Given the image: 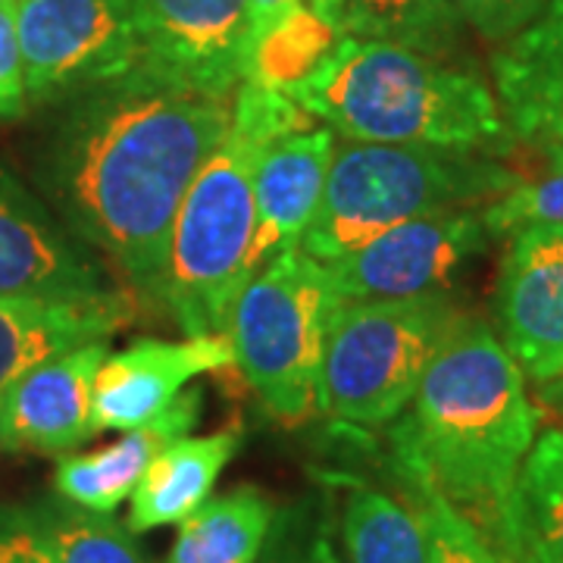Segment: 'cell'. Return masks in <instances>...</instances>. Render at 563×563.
I'll return each instance as SVG.
<instances>
[{"label":"cell","instance_id":"6da1fadb","mask_svg":"<svg viewBox=\"0 0 563 563\" xmlns=\"http://www.w3.org/2000/svg\"><path fill=\"white\" fill-rule=\"evenodd\" d=\"M232 103L125 76L91 91L57 135L51 195L63 220L157 303L179 203L225 139Z\"/></svg>","mask_w":563,"mask_h":563},{"label":"cell","instance_id":"7a4b0ae2","mask_svg":"<svg viewBox=\"0 0 563 563\" xmlns=\"http://www.w3.org/2000/svg\"><path fill=\"white\" fill-rule=\"evenodd\" d=\"M391 439L398 470L429 479L483 536L501 520L539 439V410L488 322L457 313Z\"/></svg>","mask_w":563,"mask_h":563},{"label":"cell","instance_id":"3957f363","mask_svg":"<svg viewBox=\"0 0 563 563\" xmlns=\"http://www.w3.org/2000/svg\"><path fill=\"white\" fill-rule=\"evenodd\" d=\"M291 98L335 135L504 157L514 132L483 76L388 41L344 35Z\"/></svg>","mask_w":563,"mask_h":563},{"label":"cell","instance_id":"277c9868","mask_svg":"<svg viewBox=\"0 0 563 563\" xmlns=\"http://www.w3.org/2000/svg\"><path fill=\"white\" fill-rule=\"evenodd\" d=\"M520 181L488 154L339 139L301 247L329 263L407 220L498 201Z\"/></svg>","mask_w":563,"mask_h":563},{"label":"cell","instance_id":"5b68a950","mask_svg":"<svg viewBox=\"0 0 563 563\" xmlns=\"http://www.w3.org/2000/svg\"><path fill=\"white\" fill-rule=\"evenodd\" d=\"M266 141L232 122L188 185L169 235L161 303L185 335L229 339V317L251 279L257 229L254 169Z\"/></svg>","mask_w":563,"mask_h":563},{"label":"cell","instance_id":"8992f818","mask_svg":"<svg viewBox=\"0 0 563 563\" xmlns=\"http://www.w3.org/2000/svg\"><path fill=\"white\" fill-rule=\"evenodd\" d=\"M339 303L325 263L291 244L263 263L232 307L225 335L235 363L285 426L320 413L322 361Z\"/></svg>","mask_w":563,"mask_h":563},{"label":"cell","instance_id":"52a82bcc","mask_svg":"<svg viewBox=\"0 0 563 563\" xmlns=\"http://www.w3.org/2000/svg\"><path fill=\"white\" fill-rule=\"evenodd\" d=\"M457 313L444 291L339 303L322 361V413L354 426L398 420Z\"/></svg>","mask_w":563,"mask_h":563},{"label":"cell","instance_id":"ba28073f","mask_svg":"<svg viewBox=\"0 0 563 563\" xmlns=\"http://www.w3.org/2000/svg\"><path fill=\"white\" fill-rule=\"evenodd\" d=\"M16 35L32 101L91 95L139 66L132 0H16Z\"/></svg>","mask_w":563,"mask_h":563},{"label":"cell","instance_id":"9c48e42d","mask_svg":"<svg viewBox=\"0 0 563 563\" xmlns=\"http://www.w3.org/2000/svg\"><path fill=\"white\" fill-rule=\"evenodd\" d=\"M139 66L132 76L232 98L244 81L247 0H132Z\"/></svg>","mask_w":563,"mask_h":563},{"label":"cell","instance_id":"30bf717a","mask_svg":"<svg viewBox=\"0 0 563 563\" xmlns=\"http://www.w3.org/2000/svg\"><path fill=\"white\" fill-rule=\"evenodd\" d=\"M492 242L479 210H444L407 220L325 263L342 301L417 298L444 291Z\"/></svg>","mask_w":563,"mask_h":563},{"label":"cell","instance_id":"8fae6325","mask_svg":"<svg viewBox=\"0 0 563 563\" xmlns=\"http://www.w3.org/2000/svg\"><path fill=\"white\" fill-rule=\"evenodd\" d=\"M495 325L507 354L532 383L563 376V225L510 235L495 285Z\"/></svg>","mask_w":563,"mask_h":563},{"label":"cell","instance_id":"7c38bea8","mask_svg":"<svg viewBox=\"0 0 563 563\" xmlns=\"http://www.w3.org/2000/svg\"><path fill=\"white\" fill-rule=\"evenodd\" d=\"M107 342L38 363L0 395V448L16 454H66L95 439V379Z\"/></svg>","mask_w":563,"mask_h":563},{"label":"cell","instance_id":"4fadbf2b","mask_svg":"<svg viewBox=\"0 0 563 563\" xmlns=\"http://www.w3.org/2000/svg\"><path fill=\"white\" fill-rule=\"evenodd\" d=\"M229 363H235V351L222 335H185L181 342L147 339L107 354L95 379V429L129 432L157 420L191 379Z\"/></svg>","mask_w":563,"mask_h":563},{"label":"cell","instance_id":"5bb4252c","mask_svg":"<svg viewBox=\"0 0 563 563\" xmlns=\"http://www.w3.org/2000/svg\"><path fill=\"white\" fill-rule=\"evenodd\" d=\"M113 291L88 244L22 188L0 185V298H98Z\"/></svg>","mask_w":563,"mask_h":563},{"label":"cell","instance_id":"9a60e30c","mask_svg":"<svg viewBox=\"0 0 563 563\" xmlns=\"http://www.w3.org/2000/svg\"><path fill=\"white\" fill-rule=\"evenodd\" d=\"M335 132L317 125L269 141L254 169L257 229L251 244V276L279 251L301 244L310 220L317 217L335 154Z\"/></svg>","mask_w":563,"mask_h":563},{"label":"cell","instance_id":"2e32d148","mask_svg":"<svg viewBox=\"0 0 563 563\" xmlns=\"http://www.w3.org/2000/svg\"><path fill=\"white\" fill-rule=\"evenodd\" d=\"M495 98L514 139L554 147L563 144V0L507 38L492 57Z\"/></svg>","mask_w":563,"mask_h":563},{"label":"cell","instance_id":"e0dca14e","mask_svg":"<svg viewBox=\"0 0 563 563\" xmlns=\"http://www.w3.org/2000/svg\"><path fill=\"white\" fill-rule=\"evenodd\" d=\"M132 320L135 301L117 288L98 298H0V395L38 363L107 342Z\"/></svg>","mask_w":563,"mask_h":563},{"label":"cell","instance_id":"ac0fdd59","mask_svg":"<svg viewBox=\"0 0 563 563\" xmlns=\"http://www.w3.org/2000/svg\"><path fill=\"white\" fill-rule=\"evenodd\" d=\"M201 404L203 395L198 388L181 391L166 413L144 422L139 429H129L117 444L91 451V454L63 457L54 473L57 495L63 501L85 507V510L113 514L122 501L132 498L147 466L163 448L191 432V426L201 417Z\"/></svg>","mask_w":563,"mask_h":563},{"label":"cell","instance_id":"d6986e66","mask_svg":"<svg viewBox=\"0 0 563 563\" xmlns=\"http://www.w3.org/2000/svg\"><path fill=\"white\" fill-rule=\"evenodd\" d=\"M239 432L222 429L213 435L188 439L181 435L166 444L144 479L129 498V532H151L163 526L185 523L210 501L222 470L239 451Z\"/></svg>","mask_w":563,"mask_h":563},{"label":"cell","instance_id":"ffe728a7","mask_svg":"<svg viewBox=\"0 0 563 563\" xmlns=\"http://www.w3.org/2000/svg\"><path fill=\"white\" fill-rule=\"evenodd\" d=\"M344 32L335 16L313 3H298L257 25L247 38L244 81L291 95L335 54Z\"/></svg>","mask_w":563,"mask_h":563},{"label":"cell","instance_id":"44dd1931","mask_svg":"<svg viewBox=\"0 0 563 563\" xmlns=\"http://www.w3.org/2000/svg\"><path fill=\"white\" fill-rule=\"evenodd\" d=\"M276 510L266 495L244 485L207 501L179 523L163 563H257Z\"/></svg>","mask_w":563,"mask_h":563},{"label":"cell","instance_id":"7402d4cb","mask_svg":"<svg viewBox=\"0 0 563 563\" xmlns=\"http://www.w3.org/2000/svg\"><path fill=\"white\" fill-rule=\"evenodd\" d=\"M507 520L536 563H563V429L542 432L526 454Z\"/></svg>","mask_w":563,"mask_h":563},{"label":"cell","instance_id":"603a6c76","mask_svg":"<svg viewBox=\"0 0 563 563\" xmlns=\"http://www.w3.org/2000/svg\"><path fill=\"white\" fill-rule=\"evenodd\" d=\"M332 16L351 38L388 41L429 57H444L463 25L448 0H335Z\"/></svg>","mask_w":563,"mask_h":563},{"label":"cell","instance_id":"cb8c5ba5","mask_svg":"<svg viewBox=\"0 0 563 563\" xmlns=\"http://www.w3.org/2000/svg\"><path fill=\"white\" fill-rule=\"evenodd\" d=\"M342 539L351 563H426L417 510L373 485H351L342 507Z\"/></svg>","mask_w":563,"mask_h":563},{"label":"cell","instance_id":"d4e9b609","mask_svg":"<svg viewBox=\"0 0 563 563\" xmlns=\"http://www.w3.org/2000/svg\"><path fill=\"white\" fill-rule=\"evenodd\" d=\"M25 514L54 563H147L129 526H120L110 514H95L63 498L25 507Z\"/></svg>","mask_w":563,"mask_h":563},{"label":"cell","instance_id":"484cf974","mask_svg":"<svg viewBox=\"0 0 563 563\" xmlns=\"http://www.w3.org/2000/svg\"><path fill=\"white\" fill-rule=\"evenodd\" d=\"M417 501V517L426 539V563H498L483 529L451 504L429 479L401 473Z\"/></svg>","mask_w":563,"mask_h":563},{"label":"cell","instance_id":"4316f807","mask_svg":"<svg viewBox=\"0 0 563 563\" xmlns=\"http://www.w3.org/2000/svg\"><path fill=\"white\" fill-rule=\"evenodd\" d=\"M548 169L532 181H520L498 201L485 203L483 222L492 239H510L529 225H563V144L544 147Z\"/></svg>","mask_w":563,"mask_h":563},{"label":"cell","instance_id":"83f0119b","mask_svg":"<svg viewBox=\"0 0 563 563\" xmlns=\"http://www.w3.org/2000/svg\"><path fill=\"white\" fill-rule=\"evenodd\" d=\"M463 25L479 32L483 38L504 44L523 32L542 13L548 0H448Z\"/></svg>","mask_w":563,"mask_h":563},{"label":"cell","instance_id":"f1b7e54d","mask_svg":"<svg viewBox=\"0 0 563 563\" xmlns=\"http://www.w3.org/2000/svg\"><path fill=\"white\" fill-rule=\"evenodd\" d=\"M25 69L16 35V0L0 3V120L20 117L25 107Z\"/></svg>","mask_w":563,"mask_h":563},{"label":"cell","instance_id":"f546056e","mask_svg":"<svg viewBox=\"0 0 563 563\" xmlns=\"http://www.w3.org/2000/svg\"><path fill=\"white\" fill-rule=\"evenodd\" d=\"M0 563H54L25 507H0Z\"/></svg>","mask_w":563,"mask_h":563},{"label":"cell","instance_id":"4dcf8cb0","mask_svg":"<svg viewBox=\"0 0 563 563\" xmlns=\"http://www.w3.org/2000/svg\"><path fill=\"white\" fill-rule=\"evenodd\" d=\"M485 539L492 544V551H495V561L498 563H536L529 558V551L520 542V536L514 532V526L507 520V514H504L498 523L492 526L488 532H485Z\"/></svg>","mask_w":563,"mask_h":563},{"label":"cell","instance_id":"1f68e13d","mask_svg":"<svg viewBox=\"0 0 563 563\" xmlns=\"http://www.w3.org/2000/svg\"><path fill=\"white\" fill-rule=\"evenodd\" d=\"M295 563H342L335 544L329 539L325 529H313L303 542H298V551H295Z\"/></svg>","mask_w":563,"mask_h":563},{"label":"cell","instance_id":"d6a6232c","mask_svg":"<svg viewBox=\"0 0 563 563\" xmlns=\"http://www.w3.org/2000/svg\"><path fill=\"white\" fill-rule=\"evenodd\" d=\"M298 3H313V7H322V10H329V13H332V7H335V0H247L251 32H254L257 25H263L266 20H273V16L285 13V10L298 7Z\"/></svg>","mask_w":563,"mask_h":563},{"label":"cell","instance_id":"836d02e7","mask_svg":"<svg viewBox=\"0 0 563 563\" xmlns=\"http://www.w3.org/2000/svg\"><path fill=\"white\" fill-rule=\"evenodd\" d=\"M295 551H298V542H295V539H288V536L282 532L276 548L266 554V561L263 563H295Z\"/></svg>","mask_w":563,"mask_h":563},{"label":"cell","instance_id":"e575fe53","mask_svg":"<svg viewBox=\"0 0 563 563\" xmlns=\"http://www.w3.org/2000/svg\"><path fill=\"white\" fill-rule=\"evenodd\" d=\"M0 3H3V0H0Z\"/></svg>","mask_w":563,"mask_h":563},{"label":"cell","instance_id":"d590c367","mask_svg":"<svg viewBox=\"0 0 563 563\" xmlns=\"http://www.w3.org/2000/svg\"><path fill=\"white\" fill-rule=\"evenodd\" d=\"M561 429H563V426H561Z\"/></svg>","mask_w":563,"mask_h":563}]
</instances>
